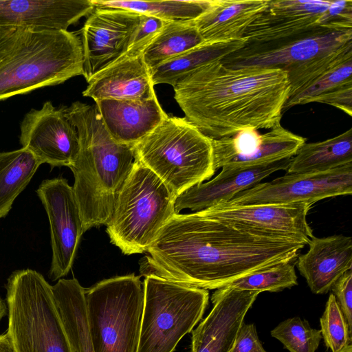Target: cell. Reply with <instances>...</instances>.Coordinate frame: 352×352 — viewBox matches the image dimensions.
Instances as JSON below:
<instances>
[{"mask_svg":"<svg viewBox=\"0 0 352 352\" xmlns=\"http://www.w3.org/2000/svg\"><path fill=\"white\" fill-rule=\"evenodd\" d=\"M302 241L232 224L206 214L175 213L140 262L141 275L206 290L253 272L296 261Z\"/></svg>","mask_w":352,"mask_h":352,"instance_id":"cell-1","label":"cell"},{"mask_svg":"<svg viewBox=\"0 0 352 352\" xmlns=\"http://www.w3.org/2000/svg\"><path fill=\"white\" fill-rule=\"evenodd\" d=\"M184 118L211 139L280 123L289 98L287 73L276 68H232L221 60L198 67L173 86Z\"/></svg>","mask_w":352,"mask_h":352,"instance_id":"cell-2","label":"cell"},{"mask_svg":"<svg viewBox=\"0 0 352 352\" xmlns=\"http://www.w3.org/2000/svg\"><path fill=\"white\" fill-rule=\"evenodd\" d=\"M64 107L75 126L79 151L74 164L73 190L87 230L109 221L115 204L134 162L133 146L115 141L96 104L79 101Z\"/></svg>","mask_w":352,"mask_h":352,"instance_id":"cell-3","label":"cell"},{"mask_svg":"<svg viewBox=\"0 0 352 352\" xmlns=\"http://www.w3.org/2000/svg\"><path fill=\"white\" fill-rule=\"evenodd\" d=\"M83 65L74 32L0 27V100L83 76Z\"/></svg>","mask_w":352,"mask_h":352,"instance_id":"cell-4","label":"cell"},{"mask_svg":"<svg viewBox=\"0 0 352 352\" xmlns=\"http://www.w3.org/2000/svg\"><path fill=\"white\" fill-rule=\"evenodd\" d=\"M133 149L135 160L159 177L176 198L215 173L212 139L184 117L167 115Z\"/></svg>","mask_w":352,"mask_h":352,"instance_id":"cell-5","label":"cell"},{"mask_svg":"<svg viewBox=\"0 0 352 352\" xmlns=\"http://www.w3.org/2000/svg\"><path fill=\"white\" fill-rule=\"evenodd\" d=\"M175 199L159 177L135 160L107 224L111 243L126 255L147 252L175 213Z\"/></svg>","mask_w":352,"mask_h":352,"instance_id":"cell-6","label":"cell"},{"mask_svg":"<svg viewBox=\"0 0 352 352\" xmlns=\"http://www.w3.org/2000/svg\"><path fill=\"white\" fill-rule=\"evenodd\" d=\"M8 333L16 352H74L52 285L30 269L14 272L6 286Z\"/></svg>","mask_w":352,"mask_h":352,"instance_id":"cell-7","label":"cell"},{"mask_svg":"<svg viewBox=\"0 0 352 352\" xmlns=\"http://www.w3.org/2000/svg\"><path fill=\"white\" fill-rule=\"evenodd\" d=\"M144 302L136 352H173L200 321L208 290L154 275L143 282Z\"/></svg>","mask_w":352,"mask_h":352,"instance_id":"cell-8","label":"cell"},{"mask_svg":"<svg viewBox=\"0 0 352 352\" xmlns=\"http://www.w3.org/2000/svg\"><path fill=\"white\" fill-rule=\"evenodd\" d=\"M85 302L94 352H136L144 302L139 276L101 280L85 289Z\"/></svg>","mask_w":352,"mask_h":352,"instance_id":"cell-9","label":"cell"},{"mask_svg":"<svg viewBox=\"0 0 352 352\" xmlns=\"http://www.w3.org/2000/svg\"><path fill=\"white\" fill-rule=\"evenodd\" d=\"M351 193L352 163L324 172L287 173L259 183L219 205L313 204L323 199Z\"/></svg>","mask_w":352,"mask_h":352,"instance_id":"cell-10","label":"cell"},{"mask_svg":"<svg viewBox=\"0 0 352 352\" xmlns=\"http://www.w3.org/2000/svg\"><path fill=\"white\" fill-rule=\"evenodd\" d=\"M48 217L52 260L50 276L59 280L70 271L85 232L72 186L63 177L46 179L36 190Z\"/></svg>","mask_w":352,"mask_h":352,"instance_id":"cell-11","label":"cell"},{"mask_svg":"<svg viewBox=\"0 0 352 352\" xmlns=\"http://www.w3.org/2000/svg\"><path fill=\"white\" fill-rule=\"evenodd\" d=\"M352 43V30H323L278 42L246 44L221 62L232 68H276L287 71Z\"/></svg>","mask_w":352,"mask_h":352,"instance_id":"cell-12","label":"cell"},{"mask_svg":"<svg viewBox=\"0 0 352 352\" xmlns=\"http://www.w3.org/2000/svg\"><path fill=\"white\" fill-rule=\"evenodd\" d=\"M140 19L130 10L94 8L81 30L87 82L126 54Z\"/></svg>","mask_w":352,"mask_h":352,"instance_id":"cell-13","label":"cell"},{"mask_svg":"<svg viewBox=\"0 0 352 352\" xmlns=\"http://www.w3.org/2000/svg\"><path fill=\"white\" fill-rule=\"evenodd\" d=\"M20 143L41 164L52 167L74 163L79 151L75 126L67 118L63 106L56 108L50 101L40 109H31L21 123Z\"/></svg>","mask_w":352,"mask_h":352,"instance_id":"cell-14","label":"cell"},{"mask_svg":"<svg viewBox=\"0 0 352 352\" xmlns=\"http://www.w3.org/2000/svg\"><path fill=\"white\" fill-rule=\"evenodd\" d=\"M330 3L322 0H270L243 38L247 44H264L329 30L320 25V19Z\"/></svg>","mask_w":352,"mask_h":352,"instance_id":"cell-15","label":"cell"},{"mask_svg":"<svg viewBox=\"0 0 352 352\" xmlns=\"http://www.w3.org/2000/svg\"><path fill=\"white\" fill-rule=\"evenodd\" d=\"M259 294L228 287L216 289L211 297L210 312L191 331V352H230Z\"/></svg>","mask_w":352,"mask_h":352,"instance_id":"cell-16","label":"cell"},{"mask_svg":"<svg viewBox=\"0 0 352 352\" xmlns=\"http://www.w3.org/2000/svg\"><path fill=\"white\" fill-rule=\"evenodd\" d=\"M312 204L217 205L204 210L210 216L234 225L289 237L307 245L314 235L307 216Z\"/></svg>","mask_w":352,"mask_h":352,"instance_id":"cell-17","label":"cell"},{"mask_svg":"<svg viewBox=\"0 0 352 352\" xmlns=\"http://www.w3.org/2000/svg\"><path fill=\"white\" fill-rule=\"evenodd\" d=\"M292 159L253 166H225L214 178L197 184L177 196L175 213L187 208L198 212L228 202L274 172L287 170Z\"/></svg>","mask_w":352,"mask_h":352,"instance_id":"cell-18","label":"cell"},{"mask_svg":"<svg viewBox=\"0 0 352 352\" xmlns=\"http://www.w3.org/2000/svg\"><path fill=\"white\" fill-rule=\"evenodd\" d=\"M94 8L91 0H0V27L67 30Z\"/></svg>","mask_w":352,"mask_h":352,"instance_id":"cell-19","label":"cell"},{"mask_svg":"<svg viewBox=\"0 0 352 352\" xmlns=\"http://www.w3.org/2000/svg\"><path fill=\"white\" fill-rule=\"evenodd\" d=\"M308 251L296 259L298 270L316 294L329 292L352 269V239L342 234L310 239Z\"/></svg>","mask_w":352,"mask_h":352,"instance_id":"cell-20","label":"cell"},{"mask_svg":"<svg viewBox=\"0 0 352 352\" xmlns=\"http://www.w3.org/2000/svg\"><path fill=\"white\" fill-rule=\"evenodd\" d=\"M82 96L103 99L147 100L155 96L150 71L142 54L123 55L94 75Z\"/></svg>","mask_w":352,"mask_h":352,"instance_id":"cell-21","label":"cell"},{"mask_svg":"<svg viewBox=\"0 0 352 352\" xmlns=\"http://www.w3.org/2000/svg\"><path fill=\"white\" fill-rule=\"evenodd\" d=\"M95 104L113 139L131 146L148 135L168 115L156 95L142 100L103 99Z\"/></svg>","mask_w":352,"mask_h":352,"instance_id":"cell-22","label":"cell"},{"mask_svg":"<svg viewBox=\"0 0 352 352\" xmlns=\"http://www.w3.org/2000/svg\"><path fill=\"white\" fill-rule=\"evenodd\" d=\"M270 0H212L194 20L204 42L244 38L249 25L267 7Z\"/></svg>","mask_w":352,"mask_h":352,"instance_id":"cell-23","label":"cell"},{"mask_svg":"<svg viewBox=\"0 0 352 352\" xmlns=\"http://www.w3.org/2000/svg\"><path fill=\"white\" fill-rule=\"evenodd\" d=\"M320 102L352 116V56L323 73L287 100L283 113L300 104Z\"/></svg>","mask_w":352,"mask_h":352,"instance_id":"cell-24","label":"cell"},{"mask_svg":"<svg viewBox=\"0 0 352 352\" xmlns=\"http://www.w3.org/2000/svg\"><path fill=\"white\" fill-rule=\"evenodd\" d=\"M52 288L58 314L74 352H94L88 329L85 288L76 278H60Z\"/></svg>","mask_w":352,"mask_h":352,"instance_id":"cell-25","label":"cell"},{"mask_svg":"<svg viewBox=\"0 0 352 352\" xmlns=\"http://www.w3.org/2000/svg\"><path fill=\"white\" fill-rule=\"evenodd\" d=\"M247 44L245 38L202 44L149 69L153 85L173 86L179 80L207 63L221 60Z\"/></svg>","mask_w":352,"mask_h":352,"instance_id":"cell-26","label":"cell"},{"mask_svg":"<svg viewBox=\"0 0 352 352\" xmlns=\"http://www.w3.org/2000/svg\"><path fill=\"white\" fill-rule=\"evenodd\" d=\"M352 163V129L324 141L305 143L292 157L287 173H318Z\"/></svg>","mask_w":352,"mask_h":352,"instance_id":"cell-27","label":"cell"},{"mask_svg":"<svg viewBox=\"0 0 352 352\" xmlns=\"http://www.w3.org/2000/svg\"><path fill=\"white\" fill-rule=\"evenodd\" d=\"M203 43L194 20L167 21L142 56L150 69Z\"/></svg>","mask_w":352,"mask_h":352,"instance_id":"cell-28","label":"cell"},{"mask_svg":"<svg viewBox=\"0 0 352 352\" xmlns=\"http://www.w3.org/2000/svg\"><path fill=\"white\" fill-rule=\"evenodd\" d=\"M40 165L33 154L23 148L0 153V219L8 214Z\"/></svg>","mask_w":352,"mask_h":352,"instance_id":"cell-29","label":"cell"},{"mask_svg":"<svg viewBox=\"0 0 352 352\" xmlns=\"http://www.w3.org/2000/svg\"><path fill=\"white\" fill-rule=\"evenodd\" d=\"M94 7L118 8L160 19L189 21L196 19L210 6L212 0H91Z\"/></svg>","mask_w":352,"mask_h":352,"instance_id":"cell-30","label":"cell"},{"mask_svg":"<svg viewBox=\"0 0 352 352\" xmlns=\"http://www.w3.org/2000/svg\"><path fill=\"white\" fill-rule=\"evenodd\" d=\"M294 261L279 263L253 272L224 287L241 290L276 292L298 285Z\"/></svg>","mask_w":352,"mask_h":352,"instance_id":"cell-31","label":"cell"},{"mask_svg":"<svg viewBox=\"0 0 352 352\" xmlns=\"http://www.w3.org/2000/svg\"><path fill=\"white\" fill-rule=\"evenodd\" d=\"M349 56H352V43L286 71L290 84L289 97L300 91L323 73Z\"/></svg>","mask_w":352,"mask_h":352,"instance_id":"cell-32","label":"cell"},{"mask_svg":"<svg viewBox=\"0 0 352 352\" xmlns=\"http://www.w3.org/2000/svg\"><path fill=\"white\" fill-rule=\"evenodd\" d=\"M289 352H316L322 340L320 330L299 317L286 319L270 332Z\"/></svg>","mask_w":352,"mask_h":352,"instance_id":"cell-33","label":"cell"},{"mask_svg":"<svg viewBox=\"0 0 352 352\" xmlns=\"http://www.w3.org/2000/svg\"><path fill=\"white\" fill-rule=\"evenodd\" d=\"M322 338L332 352H340L351 344V332L346 319L332 293L326 302L320 319Z\"/></svg>","mask_w":352,"mask_h":352,"instance_id":"cell-34","label":"cell"},{"mask_svg":"<svg viewBox=\"0 0 352 352\" xmlns=\"http://www.w3.org/2000/svg\"><path fill=\"white\" fill-rule=\"evenodd\" d=\"M166 22L157 17L140 14L139 24L125 55L142 54L143 51L160 32Z\"/></svg>","mask_w":352,"mask_h":352,"instance_id":"cell-35","label":"cell"},{"mask_svg":"<svg viewBox=\"0 0 352 352\" xmlns=\"http://www.w3.org/2000/svg\"><path fill=\"white\" fill-rule=\"evenodd\" d=\"M320 25L333 31L352 30V1H331L320 19Z\"/></svg>","mask_w":352,"mask_h":352,"instance_id":"cell-36","label":"cell"},{"mask_svg":"<svg viewBox=\"0 0 352 352\" xmlns=\"http://www.w3.org/2000/svg\"><path fill=\"white\" fill-rule=\"evenodd\" d=\"M331 290L352 330V269L346 272L334 283Z\"/></svg>","mask_w":352,"mask_h":352,"instance_id":"cell-37","label":"cell"},{"mask_svg":"<svg viewBox=\"0 0 352 352\" xmlns=\"http://www.w3.org/2000/svg\"><path fill=\"white\" fill-rule=\"evenodd\" d=\"M230 352H267L258 339L254 324H242Z\"/></svg>","mask_w":352,"mask_h":352,"instance_id":"cell-38","label":"cell"},{"mask_svg":"<svg viewBox=\"0 0 352 352\" xmlns=\"http://www.w3.org/2000/svg\"><path fill=\"white\" fill-rule=\"evenodd\" d=\"M0 352H16L8 332L0 335Z\"/></svg>","mask_w":352,"mask_h":352,"instance_id":"cell-39","label":"cell"},{"mask_svg":"<svg viewBox=\"0 0 352 352\" xmlns=\"http://www.w3.org/2000/svg\"><path fill=\"white\" fill-rule=\"evenodd\" d=\"M7 314H8L7 304L0 296V321Z\"/></svg>","mask_w":352,"mask_h":352,"instance_id":"cell-40","label":"cell"},{"mask_svg":"<svg viewBox=\"0 0 352 352\" xmlns=\"http://www.w3.org/2000/svg\"><path fill=\"white\" fill-rule=\"evenodd\" d=\"M340 352H352V344H349L348 346H345Z\"/></svg>","mask_w":352,"mask_h":352,"instance_id":"cell-41","label":"cell"}]
</instances>
